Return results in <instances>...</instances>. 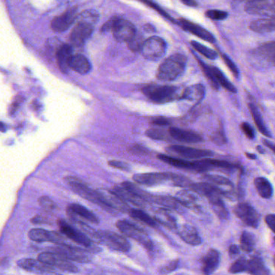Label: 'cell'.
I'll return each mask as SVG.
<instances>
[{
	"instance_id": "obj_40",
	"label": "cell",
	"mask_w": 275,
	"mask_h": 275,
	"mask_svg": "<svg viewBox=\"0 0 275 275\" xmlns=\"http://www.w3.org/2000/svg\"><path fill=\"white\" fill-rule=\"evenodd\" d=\"M255 237L254 235L249 231H243L240 236V248L245 253H251L255 247Z\"/></svg>"
},
{
	"instance_id": "obj_64",
	"label": "cell",
	"mask_w": 275,
	"mask_h": 275,
	"mask_svg": "<svg viewBox=\"0 0 275 275\" xmlns=\"http://www.w3.org/2000/svg\"><path fill=\"white\" fill-rule=\"evenodd\" d=\"M258 152H260V153H264L265 150L264 149H262V147L260 146V145H258Z\"/></svg>"
},
{
	"instance_id": "obj_41",
	"label": "cell",
	"mask_w": 275,
	"mask_h": 275,
	"mask_svg": "<svg viewBox=\"0 0 275 275\" xmlns=\"http://www.w3.org/2000/svg\"><path fill=\"white\" fill-rule=\"evenodd\" d=\"M212 72L214 75L215 79L216 82L218 83L219 85H221L224 88L231 92V93H236V89L229 80L225 76L223 73L221 72V70H219L218 68L212 67Z\"/></svg>"
},
{
	"instance_id": "obj_29",
	"label": "cell",
	"mask_w": 275,
	"mask_h": 275,
	"mask_svg": "<svg viewBox=\"0 0 275 275\" xmlns=\"http://www.w3.org/2000/svg\"><path fill=\"white\" fill-rule=\"evenodd\" d=\"M249 29L258 33H268L275 29V17L265 18L254 20L249 25Z\"/></svg>"
},
{
	"instance_id": "obj_37",
	"label": "cell",
	"mask_w": 275,
	"mask_h": 275,
	"mask_svg": "<svg viewBox=\"0 0 275 275\" xmlns=\"http://www.w3.org/2000/svg\"><path fill=\"white\" fill-rule=\"evenodd\" d=\"M149 203H155L159 205L162 206L163 208L167 209L178 210L179 208V204L175 198L167 196V195H155L151 194Z\"/></svg>"
},
{
	"instance_id": "obj_32",
	"label": "cell",
	"mask_w": 275,
	"mask_h": 275,
	"mask_svg": "<svg viewBox=\"0 0 275 275\" xmlns=\"http://www.w3.org/2000/svg\"><path fill=\"white\" fill-rule=\"evenodd\" d=\"M73 48L71 46L69 45H62L60 46L58 49H57V63L59 66L60 69L63 73H66L67 71L68 68V61L73 54Z\"/></svg>"
},
{
	"instance_id": "obj_62",
	"label": "cell",
	"mask_w": 275,
	"mask_h": 275,
	"mask_svg": "<svg viewBox=\"0 0 275 275\" xmlns=\"http://www.w3.org/2000/svg\"><path fill=\"white\" fill-rule=\"evenodd\" d=\"M245 156L251 160H255L257 158V156L255 154H253V153H245Z\"/></svg>"
},
{
	"instance_id": "obj_9",
	"label": "cell",
	"mask_w": 275,
	"mask_h": 275,
	"mask_svg": "<svg viewBox=\"0 0 275 275\" xmlns=\"http://www.w3.org/2000/svg\"><path fill=\"white\" fill-rule=\"evenodd\" d=\"M53 252L58 253L70 262H79V263H88L92 261V258L87 249L77 248V247L68 245L67 244L58 245V246L52 248Z\"/></svg>"
},
{
	"instance_id": "obj_45",
	"label": "cell",
	"mask_w": 275,
	"mask_h": 275,
	"mask_svg": "<svg viewBox=\"0 0 275 275\" xmlns=\"http://www.w3.org/2000/svg\"><path fill=\"white\" fill-rule=\"evenodd\" d=\"M199 61V64H200V66L202 69H203V73L204 75L207 77L208 82H209L210 84L212 85V88L214 90H219V84L217 82H216V79H215L214 75H213V72H212V67H209V66H207L203 61H201L200 59H197Z\"/></svg>"
},
{
	"instance_id": "obj_51",
	"label": "cell",
	"mask_w": 275,
	"mask_h": 275,
	"mask_svg": "<svg viewBox=\"0 0 275 275\" xmlns=\"http://www.w3.org/2000/svg\"><path fill=\"white\" fill-rule=\"evenodd\" d=\"M139 1L144 2L145 4H147L148 6H149V7H152L153 10H155L156 11H157L160 15H162V16H164V17L167 18V19L171 20V21L174 22V20H173L172 18H171L168 14L166 13V11H164L163 9L161 8L158 5L156 4L155 2H153V1H151V0H139Z\"/></svg>"
},
{
	"instance_id": "obj_52",
	"label": "cell",
	"mask_w": 275,
	"mask_h": 275,
	"mask_svg": "<svg viewBox=\"0 0 275 275\" xmlns=\"http://www.w3.org/2000/svg\"><path fill=\"white\" fill-rule=\"evenodd\" d=\"M240 129L242 130L243 133L245 134L247 138L250 140H253L255 138V131L252 128L251 125H249V123L243 122L240 125Z\"/></svg>"
},
{
	"instance_id": "obj_60",
	"label": "cell",
	"mask_w": 275,
	"mask_h": 275,
	"mask_svg": "<svg viewBox=\"0 0 275 275\" xmlns=\"http://www.w3.org/2000/svg\"><path fill=\"white\" fill-rule=\"evenodd\" d=\"M182 2L187 5V6H190V7H196L198 5L195 0H182Z\"/></svg>"
},
{
	"instance_id": "obj_2",
	"label": "cell",
	"mask_w": 275,
	"mask_h": 275,
	"mask_svg": "<svg viewBox=\"0 0 275 275\" xmlns=\"http://www.w3.org/2000/svg\"><path fill=\"white\" fill-rule=\"evenodd\" d=\"M142 92L149 100L160 104L180 99L182 94L179 88L171 86H146L142 89Z\"/></svg>"
},
{
	"instance_id": "obj_23",
	"label": "cell",
	"mask_w": 275,
	"mask_h": 275,
	"mask_svg": "<svg viewBox=\"0 0 275 275\" xmlns=\"http://www.w3.org/2000/svg\"><path fill=\"white\" fill-rule=\"evenodd\" d=\"M179 24H180V25H181L185 30L187 31V32H190V33H192V34L196 36L198 38H201V39L204 40V41H207V42H211V43H214V42H216L214 36L212 35V33H210L208 31L206 30L205 29H203V28L199 26L198 24L190 22V21L183 20V19L180 20Z\"/></svg>"
},
{
	"instance_id": "obj_58",
	"label": "cell",
	"mask_w": 275,
	"mask_h": 275,
	"mask_svg": "<svg viewBox=\"0 0 275 275\" xmlns=\"http://www.w3.org/2000/svg\"><path fill=\"white\" fill-rule=\"evenodd\" d=\"M265 222L267 224L271 231H275V214H269L265 218Z\"/></svg>"
},
{
	"instance_id": "obj_16",
	"label": "cell",
	"mask_w": 275,
	"mask_h": 275,
	"mask_svg": "<svg viewBox=\"0 0 275 275\" xmlns=\"http://www.w3.org/2000/svg\"><path fill=\"white\" fill-rule=\"evenodd\" d=\"M29 236L31 240L35 242H52L57 245L66 244V240L61 234L55 231H48L42 229H32L29 232Z\"/></svg>"
},
{
	"instance_id": "obj_14",
	"label": "cell",
	"mask_w": 275,
	"mask_h": 275,
	"mask_svg": "<svg viewBox=\"0 0 275 275\" xmlns=\"http://www.w3.org/2000/svg\"><path fill=\"white\" fill-rule=\"evenodd\" d=\"M117 42H128L137 34L135 27L130 21L118 17L112 30Z\"/></svg>"
},
{
	"instance_id": "obj_59",
	"label": "cell",
	"mask_w": 275,
	"mask_h": 275,
	"mask_svg": "<svg viewBox=\"0 0 275 275\" xmlns=\"http://www.w3.org/2000/svg\"><path fill=\"white\" fill-rule=\"evenodd\" d=\"M229 255H231V257H233V256L239 254V253H240V249H239V247L236 245H230L229 249Z\"/></svg>"
},
{
	"instance_id": "obj_54",
	"label": "cell",
	"mask_w": 275,
	"mask_h": 275,
	"mask_svg": "<svg viewBox=\"0 0 275 275\" xmlns=\"http://www.w3.org/2000/svg\"><path fill=\"white\" fill-rule=\"evenodd\" d=\"M108 165L111 167H113L115 169H118L120 171H129L131 170V167L129 166V164L125 162H120V161H116V160H112L108 162Z\"/></svg>"
},
{
	"instance_id": "obj_47",
	"label": "cell",
	"mask_w": 275,
	"mask_h": 275,
	"mask_svg": "<svg viewBox=\"0 0 275 275\" xmlns=\"http://www.w3.org/2000/svg\"><path fill=\"white\" fill-rule=\"evenodd\" d=\"M39 203L42 208H44L46 211H48V212H52V211H54L57 208L56 203L52 199H49L48 197H42L39 199Z\"/></svg>"
},
{
	"instance_id": "obj_17",
	"label": "cell",
	"mask_w": 275,
	"mask_h": 275,
	"mask_svg": "<svg viewBox=\"0 0 275 275\" xmlns=\"http://www.w3.org/2000/svg\"><path fill=\"white\" fill-rule=\"evenodd\" d=\"M18 266L22 268L24 271L35 274H56L57 271L54 267H51L49 265L46 264L42 261L31 259V258H24L18 261Z\"/></svg>"
},
{
	"instance_id": "obj_11",
	"label": "cell",
	"mask_w": 275,
	"mask_h": 275,
	"mask_svg": "<svg viewBox=\"0 0 275 275\" xmlns=\"http://www.w3.org/2000/svg\"><path fill=\"white\" fill-rule=\"evenodd\" d=\"M234 214L249 227L257 229L260 223V215L253 207L246 203H240L234 208Z\"/></svg>"
},
{
	"instance_id": "obj_20",
	"label": "cell",
	"mask_w": 275,
	"mask_h": 275,
	"mask_svg": "<svg viewBox=\"0 0 275 275\" xmlns=\"http://www.w3.org/2000/svg\"><path fill=\"white\" fill-rule=\"evenodd\" d=\"M169 134L171 139L183 142V143H190L195 144L203 141V138L199 134H195L194 132L187 131L184 129H178L175 127H171L168 130Z\"/></svg>"
},
{
	"instance_id": "obj_12",
	"label": "cell",
	"mask_w": 275,
	"mask_h": 275,
	"mask_svg": "<svg viewBox=\"0 0 275 275\" xmlns=\"http://www.w3.org/2000/svg\"><path fill=\"white\" fill-rule=\"evenodd\" d=\"M75 21L76 24L70 33V40L73 46L80 47L85 44L86 41L92 36L94 24L77 19Z\"/></svg>"
},
{
	"instance_id": "obj_1",
	"label": "cell",
	"mask_w": 275,
	"mask_h": 275,
	"mask_svg": "<svg viewBox=\"0 0 275 275\" xmlns=\"http://www.w3.org/2000/svg\"><path fill=\"white\" fill-rule=\"evenodd\" d=\"M186 57L175 53L166 58L157 70V79L163 82L174 81L181 76L186 69Z\"/></svg>"
},
{
	"instance_id": "obj_4",
	"label": "cell",
	"mask_w": 275,
	"mask_h": 275,
	"mask_svg": "<svg viewBox=\"0 0 275 275\" xmlns=\"http://www.w3.org/2000/svg\"><path fill=\"white\" fill-rule=\"evenodd\" d=\"M116 225L120 232H122L125 236L133 238L148 249L153 248V244L148 234L138 225H134L126 220H120L116 222Z\"/></svg>"
},
{
	"instance_id": "obj_44",
	"label": "cell",
	"mask_w": 275,
	"mask_h": 275,
	"mask_svg": "<svg viewBox=\"0 0 275 275\" xmlns=\"http://www.w3.org/2000/svg\"><path fill=\"white\" fill-rule=\"evenodd\" d=\"M190 45L195 50L200 52L201 54L203 55L204 57H208L209 59L215 60L217 57V52L216 51L206 47L199 42H191Z\"/></svg>"
},
{
	"instance_id": "obj_7",
	"label": "cell",
	"mask_w": 275,
	"mask_h": 275,
	"mask_svg": "<svg viewBox=\"0 0 275 275\" xmlns=\"http://www.w3.org/2000/svg\"><path fill=\"white\" fill-rule=\"evenodd\" d=\"M98 199L103 205V208L106 210H116L119 212L128 213L130 207L128 203L123 200L117 194L112 192V190L98 189L95 190Z\"/></svg>"
},
{
	"instance_id": "obj_15",
	"label": "cell",
	"mask_w": 275,
	"mask_h": 275,
	"mask_svg": "<svg viewBox=\"0 0 275 275\" xmlns=\"http://www.w3.org/2000/svg\"><path fill=\"white\" fill-rule=\"evenodd\" d=\"M245 11L253 15L275 17V0H251L247 2Z\"/></svg>"
},
{
	"instance_id": "obj_27",
	"label": "cell",
	"mask_w": 275,
	"mask_h": 275,
	"mask_svg": "<svg viewBox=\"0 0 275 275\" xmlns=\"http://www.w3.org/2000/svg\"><path fill=\"white\" fill-rule=\"evenodd\" d=\"M68 66L81 75L88 74L92 69L90 61L81 54L71 55L68 61Z\"/></svg>"
},
{
	"instance_id": "obj_21",
	"label": "cell",
	"mask_w": 275,
	"mask_h": 275,
	"mask_svg": "<svg viewBox=\"0 0 275 275\" xmlns=\"http://www.w3.org/2000/svg\"><path fill=\"white\" fill-rule=\"evenodd\" d=\"M175 198L180 205L184 206L185 208L195 210V211L200 210L199 197L193 190L192 191L186 190H181L176 194Z\"/></svg>"
},
{
	"instance_id": "obj_56",
	"label": "cell",
	"mask_w": 275,
	"mask_h": 275,
	"mask_svg": "<svg viewBox=\"0 0 275 275\" xmlns=\"http://www.w3.org/2000/svg\"><path fill=\"white\" fill-rule=\"evenodd\" d=\"M222 57H223V60L225 64L227 65L228 67L229 68L232 74H233L235 76L238 77V75H239V70H238L236 65L233 63V61H231L229 57H228L227 55L223 54L222 55Z\"/></svg>"
},
{
	"instance_id": "obj_10",
	"label": "cell",
	"mask_w": 275,
	"mask_h": 275,
	"mask_svg": "<svg viewBox=\"0 0 275 275\" xmlns=\"http://www.w3.org/2000/svg\"><path fill=\"white\" fill-rule=\"evenodd\" d=\"M65 182L68 186H70L75 193L83 197V199H86L103 208L102 203L97 195L96 191L92 190L88 185H86L82 181L81 179L70 176V177L65 178Z\"/></svg>"
},
{
	"instance_id": "obj_57",
	"label": "cell",
	"mask_w": 275,
	"mask_h": 275,
	"mask_svg": "<svg viewBox=\"0 0 275 275\" xmlns=\"http://www.w3.org/2000/svg\"><path fill=\"white\" fill-rule=\"evenodd\" d=\"M118 19V16H114V17L111 18L108 21L105 23L103 24V26L102 27V32H110V31H112V29H113L114 25L116 24V20Z\"/></svg>"
},
{
	"instance_id": "obj_36",
	"label": "cell",
	"mask_w": 275,
	"mask_h": 275,
	"mask_svg": "<svg viewBox=\"0 0 275 275\" xmlns=\"http://www.w3.org/2000/svg\"><path fill=\"white\" fill-rule=\"evenodd\" d=\"M254 185L258 194L263 199H270L273 195V187L266 178L259 177L254 179Z\"/></svg>"
},
{
	"instance_id": "obj_5",
	"label": "cell",
	"mask_w": 275,
	"mask_h": 275,
	"mask_svg": "<svg viewBox=\"0 0 275 275\" xmlns=\"http://www.w3.org/2000/svg\"><path fill=\"white\" fill-rule=\"evenodd\" d=\"M98 242L104 244L115 251L127 253L131 249V244L125 236L113 231H98Z\"/></svg>"
},
{
	"instance_id": "obj_61",
	"label": "cell",
	"mask_w": 275,
	"mask_h": 275,
	"mask_svg": "<svg viewBox=\"0 0 275 275\" xmlns=\"http://www.w3.org/2000/svg\"><path fill=\"white\" fill-rule=\"evenodd\" d=\"M263 143H264L265 145H267V147H269L273 152L275 151V145H274L272 142L270 141L269 140H263Z\"/></svg>"
},
{
	"instance_id": "obj_3",
	"label": "cell",
	"mask_w": 275,
	"mask_h": 275,
	"mask_svg": "<svg viewBox=\"0 0 275 275\" xmlns=\"http://www.w3.org/2000/svg\"><path fill=\"white\" fill-rule=\"evenodd\" d=\"M58 226L61 232L69 238L70 240L75 241L77 244L84 247L90 253H98L101 251L100 248L97 246L93 240L83 231L78 229L70 224L66 223V221H58Z\"/></svg>"
},
{
	"instance_id": "obj_42",
	"label": "cell",
	"mask_w": 275,
	"mask_h": 275,
	"mask_svg": "<svg viewBox=\"0 0 275 275\" xmlns=\"http://www.w3.org/2000/svg\"><path fill=\"white\" fill-rule=\"evenodd\" d=\"M145 135L148 138L153 139V140H165L166 141V140L171 139L169 132L162 129H156V128L149 129V130L145 132Z\"/></svg>"
},
{
	"instance_id": "obj_55",
	"label": "cell",
	"mask_w": 275,
	"mask_h": 275,
	"mask_svg": "<svg viewBox=\"0 0 275 275\" xmlns=\"http://www.w3.org/2000/svg\"><path fill=\"white\" fill-rule=\"evenodd\" d=\"M151 124L158 127L169 126V125H171V120L166 118V117L157 116V117H154V118L152 119V120H151Z\"/></svg>"
},
{
	"instance_id": "obj_26",
	"label": "cell",
	"mask_w": 275,
	"mask_h": 275,
	"mask_svg": "<svg viewBox=\"0 0 275 275\" xmlns=\"http://www.w3.org/2000/svg\"><path fill=\"white\" fill-rule=\"evenodd\" d=\"M112 192L117 194L123 200L125 201L126 203H130L134 205L137 206L139 208H143L145 207L146 202L140 199V197L136 195L135 194L132 192L131 190L127 189L126 187L123 186H114L112 190Z\"/></svg>"
},
{
	"instance_id": "obj_43",
	"label": "cell",
	"mask_w": 275,
	"mask_h": 275,
	"mask_svg": "<svg viewBox=\"0 0 275 275\" xmlns=\"http://www.w3.org/2000/svg\"><path fill=\"white\" fill-rule=\"evenodd\" d=\"M171 182L174 186H180V187H190V184L192 182L190 181L188 178L184 177L180 175H175L168 173V182Z\"/></svg>"
},
{
	"instance_id": "obj_6",
	"label": "cell",
	"mask_w": 275,
	"mask_h": 275,
	"mask_svg": "<svg viewBox=\"0 0 275 275\" xmlns=\"http://www.w3.org/2000/svg\"><path fill=\"white\" fill-rule=\"evenodd\" d=\"M166 50V43L158 37H152L142 44L140 52L146 59L157 61L163 57Z\"/></svg>"
},
{
	"instance_id": "obj_33",
	"label": "cell",
	"mask_w": 275,
	"mask_h": 275,
	"mask_svg": "<svg viewBox=\"0 0 275 275\" xmlns=\"http://www.w3.org/2000/svg\"><path fill=\"white\" fill-rule=\"evenodd\" d=\"M246 272L254 275H267L270 274V271L259 257H254L248 261Z\"/></svg>"
},
{
	"instance_id": "obj_22",
	"label": "cell",
	"mask_w": 275,
	"mask_h": 275,
	"mask_svg": "<svg viewBox=\"0 0 275 275\" xmlns=\"http://www.w3.org/2000/svg\"><path fill=\"white\" fill-rule=\"evenodd\" d=\"M221 262V254L216 249H210L202 262V272L205 275H212L218 269Z\"/></svg>"
},
{
	"instance_id": "obj_31",
	"label": "cell",
	"mask_w": 275,
	"mask_h": 275,
	"mask_svg": "<svg viewBox=\"0 0 275 275\" xmlns=\"http://www.w3.org/2000/svg\"><path fill=\"white\" fill-rule=\"evenodd\" d=\"M157 157L160 161L168 164V165H171V166H174L176 168L194 171V166H194V162H190L187 160L180 159V158H175V157L166 155V154H158Z\"/></svg>"
},
{
	"instance_id": "obj_63",
	"label": "cell",
	"mask_w": 275,
	"mask_h": 275,
	"mask_svg": "<svg viewBox=\"0 0 275 275\" xmlns=\"http://www.w3.org/2000/svg\"><path fill=\"white\" fill-rule=\"evenodd\" d=\"M0 132H6V126L4 124L0 122Z\"/></svg>"
},
{
	"instance_id": "obj_39",
	"label": "cell",
	"mask_w": 275,
	"mask_h": 275,
	"mask_svg": "<svg viewBox=\"0 0 275 275\" xmlns=\"http://www.w3.org/2000/svg\"><path fill=\"white\" fill-rule=\"evenodd\" d=\"M257 54L260 58L268 61L272 65L275 64V42H268L262 45L257 50Z\"/></svg>"
},
{
	"instance_id": "obj_13",
	"label": "cell",
	"mask_w": 275,
	"mask_h": 275,
	"mask_svg": "<svg viewBox=\"0 0 275 275\" xmlns=\"http://www.w3.org/2000/svg\"><path fill=\"white\" fill-rule=\"evenodd\" d=\"M166 151L175 155H179L188 159H199L213 156L212 151L208 149H195L191 147L183 146V145H171L166 148Z\"/></svg>"
},
{
	"instance_id": "obj_38",
	"label": "cell",
	"mask_w": 275,
	"mask_h": 275,
	"mask_svg": "<svg viewBox=\"0 0 275 275\" xmlns=\"http://www.w3.org/2000/svg\"><path fill=\"white\" fill-rule=\"evenodd\" d=\"M128 214L136 221L144 223V225H148L149 227L157 228V221L153 219V217H151L149 215L147 214L146 212H144L142 210L130 208Z\"/></svg>"
},
{
	"instance_id": "obj_34",
	"label": "cell",
	"mask_w": 275,
	"mask_h": 275,
	"mask_svg": "<svg viewBox=\"0 0 275 275\" xmlns=\"http://www.w3.org/2000/svg\"><path fill=\"white\" fill-rule=\"evenodd\" d=\"M212 211L215 214L218 216L221 220H227L229 218V212L227 208L225 207V203L222 200L221 195H216L212 197L211 199H208Z\"/></svg>"
},
{
	"instance_id": "obj_46",
	"label": "cell",
	"mask_w": 275,
	"mask_h": 275,
	"mask_svg": "<svg viewBox=\"0 0 275 275\" xmlns=\"http://www.w3.org/2000/svg\"><path fill=\"white\" fill-rule=\"evenodd\" d=\"M247 262L248 260H246L245 258H239L229 267V273L239 274L245 272L246 271Z\"/></svg>"
},
{
	"instance_id": "obj_19",
	"label": "cell",
	"mask_w": 275,
	"mask_h": 275,
	"mask_svg": "<svg viewBox=\"0 0 275 275\" xmlns=\"http://www.w3.org/2000/svg\"><path fill=\"white\" fill-rule=\"evenodd\" d=\"M134 181L140 185L147 186H157L168 182V173H143L136 174Z\"/></svg>"
},
{
	"instance_id": "obj_30",
	"label": "cell",
	"mask_w": 275,
	"mask_h": 275,
	"mask_svg": "<svg viewBox=\"0 0 275 275\" xmlns=\"http://www.w3.org/2000/svg\"><path fill=\"white\" fill-rule=\"evenodd\" d=\"M67 211L72 212L76 216H81L82 218L85 219L86 221H89L91 223H99V219L97 217L96 215L94 214L92 211L83 207L81 204L73 203L68 207Z\"/></svg>"
},
{
	"instance_id": "obj_35",
	"label": "cell",
	"mask_w": 275,
	"mask_h": 275,
	"mask_svg": "<svg viewBox=\"0 0 275 275\" xmlns=\"http://www.w3.org/2000/svg\"><path fill=\"white\" fill-rule=\"evenodd\" d=\"M249 111L251 112L252 116H253L256 126L258 128V131L260 132L261 134L267 137V138H272L271 132L269 131L267 126L265 125L264 120L262 118L260 112L258 111V107H256L255 105L253 104V103H249Z\"/></svg>"
},
{
	"instance_id": "obj_18",
	"label": "cell",
	"mask_w": 275,
	"mask_h": 275,
	"mask_svg": "<svg viewBox=\"0 0 275 275\" xmlns=\"http://www.w3.org/2000/svg\"><path fill=\"white\" fill-rule=\"evenodd\" d=\"M77 9L75 7L69 9L63 14L55 17L51 23L52 30L57 33H62L67 30L76 20Z\"/></svg>"
},
{
	"instance_id": "obj_49",
	"label": "cell",
	"mask_w": 275,
	"mask_h": 275,
	"mask_svg": "<svg viewBox=\"0 0 275 275\" xmlns=\"http://www.w3.org/2000/svg\"><path fill=\"white\" fill-rule=\"evenodd\" d=\"M206 15L210 19L215 20H225L228 17L226 11H220V10H209L206 12Z\"/></svg>"
},
{
	"instance_id": "obj_50",
	"label": "cell",
	"mask_w": 275,
	"mask_h": 275,
	"mask_svg": "<svg viewBox=\"0 0 275 275\" xmlns=\"http://www.w3.org/2000/svg\"><path fill=\"white\" fill-rule=\"evenodd\" d=\"M143 42L144 41H142V38L136 34L134 38L128 42V45L132 51H140Z\"/></svg>"
},
{
	"instance_id": "obj_8",
	"label": "cell",
	"mask_w": 275,
	"mask_h": 275,
	"mask_svg": "<svg viewBox=\"0 0 275 275\" xmlns=\"http://www.w3.org/2000/svg\"><path fill=\"white\" fill-rule=\"evenodd\" d=\"M38 259L64 272H69V273L79 272V269L77 268L75 265L55 252H45V253H40Z\"/></svg>"
},
{
	"instance_id": "obj_24",
	"label": "cell",
	"mask_w": 275,
	"mask_h": 275,
	"mask_svg": "<svg viewBox=\"0 0 275 275\" xmlns=\"http://www.w3.org/2000/svg\"><path fill=\"white\" fill-rule=\"evenodd\" d=\"M153 219L157 223L163 225L169 229H176L178 228L177 220L170 209L167 208H159L156 210L153 215Z\"/></svg>"
},
{
	"instance_id": "obj_48",
	"label": "cell",
	"mask_w": 275,
	"mask_h": 275,
	"mask_svg": "<svg viewBox=\"0 0 275 275\" xmlns=\"http://www.w3.org/2000/svg\"><path fill=\"white\" fill-rule=\"evenodd\" d=\"M212 140L217 144H225L227 143V138L222 128L212 134Z\"/></svg>"
},
{
	"instance_id": "obj_25",
	"label": "cell",
	"mask_w": 275,
	"mask_h": 275,
	"mask_svg": "<svg viewBox=\"0 0 275 275\" xmlns=\"http://www.w3.org/2000/svg\"><path fill=\"white\" fill-rule=\"evenodd\" d=\"M179 235L182 240L185 241L188 245L197 246L201 245L202 239L199 232L192 225H184L179 230Z\"/></svg>"
},
{
	"instance_id": "obj_28",
	"label": "cell",
	"mask_w": 275,
	"mask_h": 275,
	"mask_svg": "<svg viewBox=\"0 0 275 275\" xmlns=\"http://www.w3.org/2000/svg\"><path fill=\"white\" fill-rule=\"evenodd\" d=\"M205 94V88L202 84H195L186 88L182 92L180 99L190 101L194 103H199Z\"/></svg>"
},
{
	"instance_id": "obj_53",
	"label": "cell",
	"mask_w": 275,
	"mask_h": 275,
	"mask_svg": "<svg viewBox=\"0 0 275 275\" xmlns=\"http://www.w3.org/2000/svg\"><path fill=\"white\" fill-rule=\"evenodd\" d=\"M179 261L175 260L171 261L169 262L168 264L165 265L163 267L160 269V273L161 274H170L173 271H175L179 267Z\"/></svg>"
}]
</instances>
